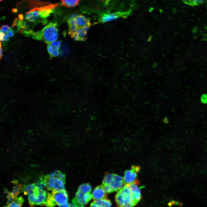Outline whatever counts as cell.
<instances>
[{
  "label": "cell",
  "mask_w": 207,
  "mask_h": 207,
  "mask_svg": "<svg viewBox=\"0 0 207 207\" xmlns=\"http://www.w3.org/2000/svg\"><path fill=\"white\" fill-rule=\"evenodd\" d=\"M9 36L7 34H6L5 35V36L4 37L5 41H9Z\"/></svg>",
  "instance_id": "cell-35"
},
{
  "label": "cell",
  "mask_w": 207,
  "mask_h": 207,
  "mask_svg": "<svg viewBox=\"0 0 207 207\" xmlns=\"http://www.w3.org/2000/svg\"><path fill=\"white\" fill-rule=\"evenodd\" d=\"M24 199L22 197L20 196L17 197V198L7 205L5 206V207H21L22 206L24 202Z\"/></svg>",
  "instance_id": "cell-19"
},
{
  "label": "cell",
  "mask_w": 207,
  "mask_h": 207,
  "mask_svg": "<svg viewBox=\"0 0 207 207\" xmlns=\"http://www.w3.org/2000/svg\"><path fill=\"white\" fill-rule=\"evenodd\" d=\"M88 202L86 199L85 193L78 191L76 192L75 197L72 201L75 206L78 207L83 206Z\"/></svg>",
  "instance_id": "cell-9"
},
{
  "label": "cell",
  "mask_w": 207,
  "mask_h": 207,
  "mask_svg": "<svg viewBox=\"0 0 207 207\" xmlns=\"http://www.w3.org/2000/svg\"><path fill=\"white\" fill-rule=\"evenodd\" d=\"M14 32H15L14 29L12 28H10L7 34L9 37H12L14 36Z\"/></svg>",
  "instance_id": "cell-29"
},
{
  "label": "cell",
  "mask_w": 207,
  "mask_h": 207,
  "mask_svg": "<svg viewBox=\"0 0 207 207\" xmlns=\"http://www.w3.org/2000/svg\"><path fill=\"white\" fill-rule=\"evenodd\" d=\"M79 0H61L63 5L68 7H72L77 6L79 2Z\"/></svg>",
  "instance_id": "cell-18"
},
{
  "label": "cell",
  "mask_w": 207,
  "mask_h": 207,
  "mask_svg": "<svg viewBox=\"0 0 207 207\" xmlns=\"http://www.w3.org/2000/svg\"></svg>",
  "instance_id": "cell-42"
},
{
  "label": "cell",
  "mask_w": 207,
  "mask_h": 207,
  "mask_svg": "<svg viewBox=\"0 0 207 207\" xmlns=\"http://www.w3.org/2000/svg\"><path fill=\"white\" fill-rule=\"evenodd\" d=\"M73 39L75 41H78L80 40V37L78 34L75 33L71 35Z\"/></svg>",
  "instance_id": "cell-31"
},
{
  "label": "cell",
  "mask_w": 207,
  "mask_h": 207,
  "mask_svg": "<svg viewBox=\"0 0 207 207\" xmlns=\"http://www.w3.org/2000/svg\"><path fill=\"white\" fill-rule=\"evenodd\" d=\"M18 19L20 20H22L23 19V16L22 14H20L18 15Z\"/></svg>",
  "instance_id": "cell-36"
},
{
  "label": "cell",
  "mask_w": 207,
  "mask_h": 207,
  "mask_svg": "<svg viewBox=\"0 0 207 207\" xmlns=\"http://www.w3.org/2000/svg\"><path fill=\"white\" fill-rule=\"evenodd\" d=\"M12 182L15 185L13 187L12 191L11 193L14 196L16 197L21 192L23 191V186L19 184L17 180H14Z\"/></svg>",
  "instance_id": "cell-14"
},
{
  "label": "cell",
  "mask_w": 207,
  "mask_h": 207,
  "mask_svg": "<svg viewBox=\"0 0 207 207\" xmlns=\"http://www.w3.org/2000/svg\"><path fill=\"white\" fill-rule=\"evenodd\" d=\"M94 202L98 207H109L112 206V204L110 201L106 198L95 200Z\"/></svg>",
  "instance_id": "cell-16"
},
{
  "label": "cell",
  "mask_w": 207,
  "mask_h": 207,
  "mask_svg": "<svg viewBox=\"0 0 207 207\" xmlns=\"http://www.w3.org/2000/svg\"><path fill=\"white\" fill-rule=\"evenodd\" d=\"M171 202V203L172 204H175L176 202L174 200L172 201Z\"/></svg>",
  "instance_id": "cell-38"
},
{
  "label": "cell",
  "mask_w": 207,
  "mask_h": 207,
  "mask_svg": "<svg viewBox=\"0 0 207 207\" xmlns=\"http://www.w3.org/2000/svg\"><path fill=\"white\" fill-rule=\"evenodd\" d=\"M92 189L91 186L88 183L81 185L79 187L78 191L83 193H90Z\"/></svg>",
  "instance_id": "cell-21"
},
{
  "label": "cell",
  "mask_w": 207,
  "mask_h": 207,
  "mask_svg": "<svg viewBox=\"0 0 207 207\" xmlns=\"http://www.w3.org/2000/svg\"><path fill=\"white\" fill-rule=\"evenodd\" d=\"M58 206L60 207H70V203H69L68 202Z\"/></svg>",
  "instance_id": "cell-33"
},
{
  "label": "cell",
  "mask_w": 207,
  "mask_h": 207,
  "mask_svg": "<svg viewBox=\"0 0 207 207\" xmlns=\"http://www.w3.org/2000/svg\"><path fill=\"white\" fill-rule=\"evenodd\" d=\"M106 193L103 186H97L94 189L92 192V198L95 200L105 198L106 196Z\"/></svg>",
  "instance_id": "cell-12"
},
{
  "label": "cell",
  "mask_w": 207,
  "mask_h": 207,
  "mask_svg": "<svg viewBox=\"0 0 207 207\" xmlns=\"http://www.w3.org/2000/svg\"><path fill=\"white\" fill-rule=\"evenodd\" d=\"M115 200L118 206L124 207V196L122 193L119 190H118L115 196Z\"/></svg>",
  "instance_id": "cell-20"
},
{
  "label": "cell",
  "mask_w": 207,
  "mask_h": 207,
  "mask_svg": "<svg viewBox=\"0 0 207 207\" xmlns=\"http://www.w3.org/2000/svg\"><path fill=\"white\" fill-rule=\"evenodd\" d=\"M103 187L106 193H109L114 191L110 185L103 184Z\"/></svg>",
  "instance_id": "cell-27"
},
{
  "label": "cell",
  "mask_w": 207,
  "mask_h": 207,
  "mask_svg": "<svg viewBox=\"0 0 207 207\" xmlns=\"http://www.w3.org/2000/svg\"><path fill=\"white\" fill-rule=\"evenodd\" d=\"M131 11L129 10L124 12H117L110 13L103 12L100 14L98 22H105L114 20L120 18H126L131 14Z\"/></svg>",
  "instance_id": "cell-3"
},
{
  "label": "cell",
  "mask_w": 207,
  "mask_h": 207,
  "mask_svg": "<svg viewBox=\"0 0 207 207\" xmlns=\"http://www.w3.org/2000/svg\"><path fill=\"white\" fill-rule=\"evenodd\" d=\"M5 34L2 30L0 29V41H4V37L5 36Z\"/></svg>",
  "instance_id": "cell-30"
},
{
  "label": "cell",
  "mask_w": 207,
  "mask_h": 207,
  "mask_svg": "<svg viewBox=\"0 0 207 207\" xmlns=\"http://www.w3.org/2000/svg\"><path fill=\"white\" fill-rule=\"evenodd\" d=\"M23 191L25 195H29L33 193L34 189L36 186L35 183H32L23 186Z\"/></svg>",
  "instance_id": "cell-15"
},
{
  "label": "cell",
  "mask_w": 207,
  "mask_h": 207,
  "mask_svg": "<svg viewBox=\"0 0 207 207\" xmlns=\"http://www.w3.org/2000/svg\"><path fill=\"white\" fill-rule=\"evenodd\" d=\"M139 184V181L137 179L134 182L129 184L133 196L137 204L141 198L140 188L138 186Z\"/></svg>",
  "instance_id": "cell-10"
},
{
  "label": "cell",
  "mask_w": 207,
  "mask_h": 207,
  "mask_svg": "<svg viewBox=\"0 0 207 207\" xmlns=\"http://www.w3.org/2000/svg\"><path fill=\"white\" fill-rule=\"evenodd\" d=\"M184 3L191 6H195L201 4L206 0H181Z\"/></svg>",
  "instance_id": "cell-22"
},
{
  "label": "cell",
  "mask_w": 207,
  "mask_h": 207,
  "mask_svg": "<svg viewBox=\"0 0 207 207\" xmlns=\"http://www.w3.org/2000/svg\"><path fill=\"white\" fill-rule=\"evenodd\" d=\"M114 175L111 173H106L104 177L103 184L110 185L114 179Z\"/></svg>",
  "instance_id": "cell-23"
},
{
  "label": "cell",
  "mask_w": 207,
  "mask_h": 207,
  "mask_svg": "<svg viewBox=\"0 0 207 207\" xmlns=\"http://www.w3.org/2000/svg\"><path fill=\"white\" fill-rule=\"evenodd\" d=\"M11 28L7 25H3L0 28V29L4 32L8 31Z\"/></svg>",
  "instance_id": "cell-28"
},
{
  "label": "cell",
  "mask_w": 207,
  "mask_h": 207,
  "mask_svg": "<svg viewBox=\"0 0 207 207\" xmlns=\"http://www.w3.org/2000/svg\"><path fill=\"white\" fill-rule=\"evenodd\" d=\"M58 32L57 23L52 22L40 30L33 31L31 36L34 39L43 40L45 43L49 44L57 40Z\"/></svg>",
  "instance_id": "cell-1"
},
{
  "label": "cell",
  "mask_w": 207,
  "mask_h": 207,
  "mask_svg": "<svg viewBox=\"0 0 207 207\" xmlns=\"http://www.w3.org/2000/svg\"><path fill=\"white\" fill-rule=\"evenodd\" d=\"M51 194L58 206L68 202V195L65 189L58 191H52Z\"/></svg>",
  "instance_id": "cell-7"
},
{
  "label": "cell",
  "mask_w": 207,
  "mask_h": 207,
  "mask_svg": "<svg viewBox=\"0 0 207 207\" xmlns=\"http://www.w3.org/2000/svg\"><path fill=\"white\" fill-rule=\"evenodd\" d=\"M55 177L58 178L64 181H65L66 176L65 174L62 173L59 170H55Z\"/></svg>",
  "instance_id": "cell-26"
},
{
  "label": "cell",
  "mask_w": 207,
  "mask_h": 207,
  "mask_svg": "<svg viewBox=\"0 0 207 207\" xmlns=\"http://www.w3.org/2000/svg\"><path fill=\"white\" fill-rule=\"evenodd\" d=\"M119 190L124 196V207L133 206L137 204L133 196L129 184H126Z\"/></svg>",
  "instance_id": "cell-5"
},
{
  "label": "cell",
  "mask_w": 207,
  "mask_h": 207,
  "mask_svg": "<svg viewBox=\"0 0 207 207\" xmlns=\"http://www.w3.org/2000/svg\"><path fill=\"white\" fill-rule=\"evenodd\" d=\"M179 202H176L175 204L176 205H178L179 204Z\"/></svg>",
  "instance_id": "cell-40"
},
{
  "label": "cell",
  "mask_w": 207,
  "mask_h": 207,
  "mask_svg": "<svg viewBox=\"0 0 207 207\" xmlns=\"http://www.w3.org/2000/svg\"><path fill=\"white\" fill-rule=\"evenodd\" d=\"M7 198V201L6 203V206L11 203L13 201L15 200L17 198V196H14L11 192H8Z\"/></svg>",
  "instance_id": "cell-25"
},
{
  "label": "cell",
  "mask_w": 207,
  "mask_h": 207,
  "mask_svg": "<svg viewBox=\"0 0 207 207\" xmlns=\"http://www.w3.org/2000/svg\"><path fill=\"white\" fill-rule=\"evenodd\" d=\"M39 195L38 199H36L35 205H43L47 197V192L43 189L39 188Z\"/></svg>",
  "instance_id": "cell-13"
},
{
  "label": "cell",
  "mask_w": 207,
  "mask_h": 207,
  "mask_svg": "<svg viewBox=\"0 0 207 207\" xmlns=\"http://www.w3.org/2000/svg\"><path fill=\"white\" fill-rule=\"evenodd\" d=\"M90 206L91 207H98L97 204H96V203L94 201V202H92L91 205Z\"/></svg>",
  "instance_id": "cell-37"
},
{
  "label": "cell",
  "mask_w": 207,
  "mask_h": 207,
  "mask_svg": "<svg viewBox=\"0 0 207 207\" xmlns=\"http://www.w3.org/2000/svg\"><path fill=\"white\" fill-rule=\"evenodd\" d=\"M201 100L203 103L207 104V95H202L201 97Z\"/></svg>",
  "instance_id": "cell-32"
},
{
  "label": "cell",
  "mask_w": 207,
  "mask_h": 207,
  "mask_svg": "<svg viewBox=\"0 0 207 207\" xmlns=\"http://www.w3.org/2000/svg\"><path fill=\"white\" fill-rule=\"evenodd\" d=\"M68 26L74 25L77 28L89 26L90 27L91 23L89 19L80 14H74L71 15L67 21Z\"/></svg>",
  "instance_id": "cell-2"
},
{
  "label": "cell",
  "mask_w": 207,
  "mask_h": 207,
  "mask_svg": "<svg viewBox=\"0 0 207 207\" xmlns=\"http://www.w3.org/2000/svg\"><path fill=\"white\" fill-rule=\"evenodd\" d=\"M131 168V169L126 170L124 172L123 179L126 184L132 183L137 179V173L140 170V167L133 165Z\"/></svg>",
  "instance_id": "cell-6"
},
{
  "label": "cell",
  "mask_w": 207,
  "mask_h": 207,
  "mask_svg": "<svg viewBox=\"0 0 207 207\" xmlns=\"http://www.w3.org/2000/svg\"><path fill=\"white\" fill-rule=\"evenodd\" d=\"M124 183L123 178L119 175L115 174L114 179L110 185L114 191L120 189Z\"/></svg>",
  "instance_id": "cell-11"
},
{
  "label": "cell",
  "mask_w": 207,
  "mask_h": 207,
  "mask_svg": "<svg viewBox=\"0 0 207 207\" xmlns=\"http://www.w3.org/2000/svg\"><path fill=\"white\" fill-rule=\"evenodd\" d=\"M57 204L52 194L48 193L47 196L45 201L43 205L47 206L53 207L56 206Z\"/></svg>",
  "instance_id": "cell-17"
},
{
  "label": "cell",
  "mask_w": 207,
  "mask_h": 207,
  "mask_svg": "<svg viewBox=\"0 0 207 207\" xmlns=\"http://www.w3.org/2000/svg\"><path fill=\"white\" fill-rule=\"evenodd\" d=\"M48 190L58 191L65 189V181L57 177L50 178L48 175L44 176Z\"/></svg>",
  "instance_id": "cell-4"
},
{
  "label": "cell",
  "mask_w": 207,
  "mask_h": 207,
  "mask_svg": "<svg viewBox=\"0 0 207 207\" xmlns=\"http://www.w3.org/2000/svg\"><path fill=\"white\" fill-rule=\"evenodd\" d=\"M183 205V204L182 203L179 202L178 205L179 206H182Z\"/></svg>",
  "instance_id": "cell-39"
},
{
  "label": "cell",
  "mask_w": 207,
  "mask_h": 207,
  "mask_svg": "<svg viewBox=\"0 0 207 207\" xmlns=\"http://www.w3.org/2000/svg\"><path fill=\"white\" fill-rule=\"evenodd\" d=\"M61 45L60 42L56 40L48 44L47 50L50 57H56L59 55Z\"/></svg>",
  "instance_id": "cell-8"
},
{
  "label": "cell",
  "mask_w": 207,
  "mask_h": 207,
  "mask_svg": "<svg viewBox=\"0 0 207 207\" xmlns=\"http://www.w3.org/2000/svg\"><path fill=\"white\" fill-rule=\"evenodd\" d=\"M3 0H0V1H3Z\"/></svg>",
  "instance_id": "cell-41"
},
{
  "label": "cell",
  "mask_w": 207,
  "mask_h": 207,
  "mask_svg": "<svg viewBox=\"0 0 207 207\" xmlns=\"http://www.w3.org/2000/svg\"><path fill=\"white\" fill-rule=\"evenodd\" d=\"M28 200L30 206H33L35 205L36 199L33 193L28 195Z\"/></svg>",
  "instance_id": "cell-24"
},
{
  "label": "cell",
  "mask_w": 207,
  "mask_h": 207,
  "mask_svg": "<svg viewBox=\"0 0 207 207\" xmlns=\"http://www.w3.org/2000/svg\"><path fill=\"white\" fill-rule=\"evenodd\" d=\"M0 59H1L2 58V57L3 56L2 53H3V50H2V46L1 45V42L0 43Z\"/></svg>",
  "instance_id": "cell-34"
}]
</instances>
